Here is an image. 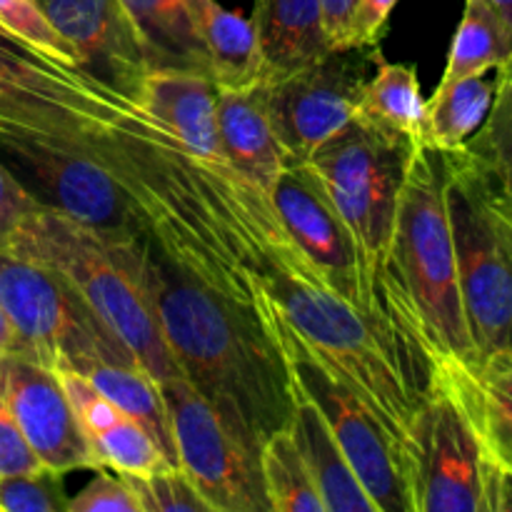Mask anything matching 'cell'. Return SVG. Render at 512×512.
I'll use <instances>...</instances> for the list:
<instances>
[{
	"label": "cell",
	"instance_id": "obj_1",
	"mask_svg": "<svg viewBox=\"0 0 512 512\" xmlns=\"http://www.w3.org/2000/svg\"><path fill=\"white\" fill-rule=\"evenodd\" d=\"M138 270L180 375L220 418L258 450L290 428L293 373L263 318L175 268L143 228Z\"/></svg>",
	"mask_w": 512,
	"mask_h": 512
},
{
	"label": "cell",
	"instance_id": "obj_2",
	"mask_svg": "<svg viewBox=\"0 0 512 512\" xmlns=\"http://www.w3.org/2000/svg\"><path fill=\"white\" fill-rule=\"evenodd\" d=\"M140 235V233H138ZM138 235L108 238L88 225L35 205L3 243L48 265L158 383L180 375L138 270Z\"/></svg>",
	"mask_w": 512,
	"mask_h": 512
},
{
	"label": "cell",
	"instance_id": "obj_3",
	"mask_svg": "<svg viewBox=\"0 0 512 512\" xmlns=\"http://www.w3.org/2000/svg\"><path fill=\"white\" fill-rule=\"evenodd\" d=\"M398 280L418 315L435 368L478 355L460 295L458 260L445 203L443 150L418 143L405 170L395 218L393 253Z\"/></svg>",
	"mask_w": 512,
	"mask_h": 512
},
{
	"label": "cell",
	"instance_id": "obj_4",
	"mask_svg": "<svg viewBox=\"0 0 512 512\" xmlns=\"http://www.w3.org/2000/svg\"><path fill=\"white\" fill-rule=\"evenodd\" d=\"M443 158L460 295L475 350L510 348L512 213L493 175L465 145Z\"/></svg>",
	"mask_w": 512,
	"mask_h": 512
},
{
	"label": "cell",
	"instance_id": "obj_5",
	"mask_svg": "<svg viewBox=\"0 0 512 512\" xmlns=\"http://www.w3.org/2000/svg\"><path fill=\"white\" fill-rule=\"evenodd\" d=\"M258 315L283 350L295 388L318 405L378 512H418V458L413 450L355 390L340 383L305 350L265 290Z\"/></svg>",
	"mask_w": 512,
	"mask_h": 512
},
{
	"label": "cell",
	"instance_id": "obj_6",
	"mask_svg": "<svg viewBox=\"0 0 512 512\" xmlns=\"http://www.w3.org/2000/svg\"><path fill=\"white\" fill-rule=\"evenodd\" d=\"M0 305L18 335V353L48 368L90 363L138 365L130 350L55 270L0 243Z\"/></svg>",
	"mask_w": 512,
	"mask_h": 512
},
{
	"label": "cell",
	"instance_id": "obj_7",
	"mask_svg": "<svg viewBox=\"0 0 512 512\" xmlns=\"http://www.w3.org/2000/svg\"><path fill=\"white\" fill-rule=\"evenodd\" d=\"M178 468L213 512H270L260 450L183 378L163 380Z\"/></svg>",
	"mask_w": 512,
	"mask_h": 512
},
{
	"label": "cell",
	"instance_id": "obj_8",
	"mask_svg": "<svg viewBox=\"0 0 512 512\" xmlns=\"http://www.w3.org/2000/svg\"><path fill=\"white\" fill-rule=\"evenodd\" d=\"M380 58L378 45L340 48L308 68L263 83L285 165L310 163L325 143L353 123L360 93Z\"/></svg>",
	"mask_w": 512,
	"mask_h": 512
},
{
	"label": "cell",
	"instance_id": "obj_9",
	"mask_svg": "<svg viewBox=\"0 0 512 512\" xmlns=\"http://www.w3.org/2000/svg\"><path fill=\"white\" fill-rule=\"evenodd\" d=\"M0 160L40 205H48L108 238H130L140 233L133 200L93 148L15 143L0 145Z\"/></svg>",
	"mask_w": 512,
	"mask_h": 512
},
{
	"label": "cell",
	"instance_id": "obj_10",
	"mask_svg": "<svg viewBox=\"0 0 512 512\" xmlns=\"http://www.w3.org/2000/svg\"><path fill=\"white\" fill-rule=\"evenodd\" d=\"M490 470L463 408L435 378L418 423V512H490Z\"/></svg>",
	"mask_w": 512,
	"mask_h": 512
},
{
	"label": "cell",
	"instance_id": "obj_11",
	"mask_svg": "<svg viewBox=\"0 0 512 512\" xmlns=\"http://www.w3.org/2000/svg\"><path fill=\"white\" fill-rule=\"evenodd\" d=\"M270 198H273L275 213H278L283 228L303 250L305 258L313 263L323 283L375 323L368 308V298H365L355 240L335 210L333 200L325 193L315 170L308 163L285 165L280 178L275 180Z\"/></svg>",
	"mask_w": 512,
	"mask_h": 512
},
{
	"label": "cell",
	"instance_id": "obj_12",
	"mask_svg": "<svg viewBox=\"0 0 512 512\" xmlns=\"http://www.w3.org/2000/svg\"><path fill=\"white\" fill-rule=\"evenodd\" d=\"M0 395L43 468H100L53 368L23 353L0 355Z\"/></svg>",
	"mask_w": 512,
	"mask_h": 512
},
{
	"label": "cell",
	"instance_id": "obj_13",
	"mask_svg": "<svg viewBox=\"0 0 512 512\" xmlns=\"http://www.w3.org/2000/svg\"><path fill=\"white\" fill-rule=\"evenodd\" d=\"M73 48L78 68L135 103L150 70L145 48L120 0H35ZM138 105V103H135Z\"/></svg>",
	"mask_w": 512,
	"mask_h": 512
},
{
	"label": "cell",
	"instance_id": "obj_14",
	"mask_svg": "<svg viewBox=\"0 0 512 512\" xmlns=\"http://www.w3.org/2000/svg\"><path fill=\"white\" fill-rule=\"evenodd\" d=\"M135 103L148 118L163 125L185 153L203 163H225L213 75L188 68H150Z\"/></svg>",
	"mask_w": 512,
	"mask_h": 512
},
{
	"label": "cell",
	"instance_id": "obj_15",
	"mask_svg": "<svg viewBox=\"0 0 512 512\" xmlns=\"http://www.w3.org/2000/svg\"><path fill=\"white\" fill-rule=\"evenodd\" d=\"M435 378L455 395L485 458L512 473V345L438 365Z\"/></svg>",
	"mask_w": 512,
	"mask_h": 512
},
{
	"label": "cell",
	"instance_id": "obj_16",
	"mask_svg": "<svg viewBox=\"0 0 512 512\" xmlns=\"http://www.w3.org/2000/svg\"><path fill=\"white\" fill-rule=\"evenodd\" d=\"M118 128L105 115L0 78V145L35 143L90 150Z\"/></svg>",
	"mask_w": 512,
	"mask_h": 512
},
{
	"label": "cell",
	"instance_id": "obj_17",
	"mask_svg": "<svg viewBox=\"0 0 512 512\" xmlns=\"http://www.w3.org/2000/svg\"><path fill=\"white\" fill-rule=\"evenodd\" d=\"M218 133L225 165L265 195L273 193L285 155L270 123L263 83L218 88Z\"/></svg>",
	"mask_w": 512,
	"mask_h": 512
},
{
	"label": "cell",
	"instance_id": "obj_18",
	"mask_svg": "<svg viewBox=\"0 0 512 512\" xmlns=\"http://www.w3.org/2000/svg\"><path fill=\"white\" fill-rule=\"evenodd\" d=\"M0 78L35 90V93L93 110L118 125L128 123L133 115L140 113L138 105L123 93L98 83L85 70L48 58L3 25H0Z\"/></svg>",
	"mask_w": 512,
	"mask_h": 512
},
{
	"label": "cell",
	"instance_id": "obj_19",
	"mask_svg": "<svg viewBox=\"0 0 512 512\" xmlns=\"http://www.w3.org/2000/svg\"><path fill=\"white\" fill-rule=\"evenodd\" d=\"M260 53V83L283 78L333 53L320 0H255L250 18Z\"/></svg>",
	"mask_w": 512,
	"mask_h": 512
},
{
	"label": "cell",
	"instance_id": "obj_20",
	"mask_svg": "<svg viewBox=\"0 0 512 512\" xmlns=\"http://www.w3.org/2000/svg\"><path fill=\"white\" fill-rule=\"evenodd\" d=\"M290 433L308 465L325 512H378V505L365 493L338 440L333 438L328 420L323 418L318 405L298 388H295Z\"/></svg>",
	"mask_w": 512,
	"mask_h": 512
},
{
	"label": "cell",
	"instance_id": "obj_21",
	"mask_svg": "<svg viewBox=\"0 0 512 512\" xmlns=\"http://www.w3.org/2000/svg\"><path fill=\"white\" fill-rule=\"evenodd\" d=\"M195 33L218 88L260 83V53L253 23L218 0H188Z\"/></svg>",
	"mask_w": 512,
	"mask_h": 512
},
{
	"label": "cell",
	"instance_id": "obj_22",
	"mask_svg": "<svg viewBox=\"0 0 512 512\" xmlns=\"http://www.w3.org/2000/svg\"><path fill=\"white\" fill-rule=\"evenodd\" d=\"M145 48L150 68H188L208 73L188 0H120Z\"/></svg>",
	"mask_w": 512,
	"mask_h": 512
},
{
	"label": "cell",
	"instance_id": "obj_23",
	"mask_svg": "<svg viewBox=\"0 0 512 512\" xmlns=\"http://www.w3.org/2000/svg\"><path fill=\"white\" fill-rule=\"evenodd\" d=\"M355 118L375 130L420 143L425 98L420 93L418 70L408 63H388L380 58L360 93Z\"/></svg>",
	"mask_w": 512,
	"mask_h": 512
},
{
	"label": "cell",
	"instance_id": "obj_24",
	"mask_svg": "<svg viewBox=\"0 0 512 512\" xmlns=\"http://www.w3.org/2000/svg\"><path fill=\"white\" fill-rule=\"evenodd\" d=\"M498 80L488 75L463 78L458 83L438 85L425 100V123L420 143L435 150H458L485 123L495 98Z\"/></svg>",
	"mask_w": 512,
	"mask_h": 512
},
{
	"label": "cell",
	"instance_id": "obj_25",
	"mask_svg": "<svg viewBox=\"0 0 512 512\" xmlns=\"http://www.w3.org/2000/svg\"><path fill=\"white\" fill-rule=\"evenodd\" d=\"M80 373L100 390L108 400H113L120 413L140 420L158 440L160 450L170 465L178 468V453H175L173 428H170L168 405H165L160 383L140 365H118V363H90Z\"/></svg>",
	"mask_w": 512,
	"mask_h": 512
},
{
	"label": "cell",
	"instance_id": "obj_26",
	"mask_svg": "<svg viewBox=\"0 0 512 512\" xmlns=\"http://www.w3.org/2000/svg\"><path fill=\"white\" fill-rule=\"evenodd\" d=\"M508 63V40L503 28L483 0H465L463 18L450 45L448 65L438 85L458 83L463 78L498 73Z\"/></svg>",
	"mask_w": 512,
	"mask_h": 512
},
{
	"label": "cell",
	"instance_id": "obj_27",
	"mask_svg": "<svg viewBox=\"0 0 512 512\" xmlns=\"http://www.w3.org/2000/svg\"><path fill=\"white\" fill-rule=\"evenodd\" d=\"M260 470L270 512H325L290 428L265 440L260 448Z\"/></svg>",
	"mask_w": 512,
	"mask_h": 512
},
{
	"label": "cell",
	"instance_id": "obj_28",
	"mask_svg": "<svg viewBox=\"0 0 512 512\" xmlns=\"http://www.w3.org/2000/svg\"><path fill=\"white\" fill-rule=\"evenodd\" d=\"M90 448H93L100 468L115 470L118 475H150L165 468H175L165 458L150 430L140 420L125 413L120 415L118 423L95 435L90 440Z\"/></svg>",
	"mask_w": 512,
	"mask_h": 512
},
{
	"label": "cell",
	"instance_id": "obj_29",
	"mask_svg": "<svg viewBox=\"0 0 512 512\" xmlns=\"http://www.w3.org/2000/svg\"><path fill=\"white\" fill-rule=\"evenodd\" d=\"M465 148L485 165L503 193L512 188V78L498 80L488 118Z\"/></svg>",
	"mask_w": 512,
	"mask_h": 512
},
{
	"label": "cell",
	"instance_id": "obj_30",
	"mask_svg": "<svg viewBox=\"0 0 512 512\" xmlns=\"http://www.w3.org/2000/svg\"><path fill=\"white\" fill-rule=\"evenodd\" d=\"M138 500L140 512H213L180 468L150 475H120Z\"/></svg>",
	"mask_w": 512,
	"mask_h": 512
},
{
	"label": "cell",
	"instance_id": "obj_31",
	"mask_svg": "<svg viewBox=\"0 0 512 512\" xmlns=\"http://www.w3.org/2000/svg\"><path fill=\"white\" fill-rule=\"evenodd\" d=\"M0 512H68L63 475L50 468L0 478Z\"/></svg>",
	"mask_w": 512,
	"mask_h": 512
},
{
	"label": "cell",
	"instance_id": "obj_32",
	"mask_svg": "<svg viewBox=\"0 0 512 512\" xmlns=\"http://www.w3.org/2000/svg\"><path fill=\"white\" fill-rule=\"evenodd\" d=\"M0 25L28 45L38 48L48 58L70 65V68H78L73 48L50 25V20L45 18V13L35 0H0Z\"/></svg>",
	"mask_w": 512,
	"mask_h": 512
},
{
	"label": "cell",
	"instance_id": "obj_33",
	"mask_svg": "<svg viewBox=\"0 0 512 512\" xmlns=\"http://www.w3.org/2000/svg\"><path fill=\"white\" fill-rule=\"evenodd\" d=\"M60 383H63L65 395H68L70 405L75 410V418H78L80 428H83L85 438L90 440L95 435H100L103 430H108L110 425H115L120 420V410L115 408L113 400L105 398L83 373L73 368H55Z\"/></svg>",
	"mask_w": 512,
	"mask_h": 512
},
{
	"label": "cell",
	"instance_id": "obj_34",
	"mask_svg": "<svg viewBox=\"0 0 512 512\" xmlns=\"http://www.w3.org/2000/svg\"><path fill=\"white\" fill-rule=\"evenodd\" d=\"M68 512H140L128 483L108 468L95 470V478L80 493L68 498Z\"/></svg>",
	"mask_w": 512,
	"mask_h": 512
},
{
	"label": "cell",
	"instance_id": "obj_35",
	"mask_svg": "<svg viewBox=\"0 0 512 512\" xmlns=\"http://www.w3.org/2000/svg\"><path fill=\"white\" fill-rule=\"evenodd\" d=\"M43 468L35 453L30 450L28 440L20 433L18 423L10 415L3 395H0V478L18 473H33Z\"/></svg>",
	"mask_w": 512,
	"mask_h": 512
},
{
	"label": "cell",
	"instance_id": "obj_36",
	"mask_svg": "<svg viewBox=\"0 0 512 512\" xmlns=\"http://www.w3.org/2000/svg\"><path fill=\"white\" fill-rule=\"evenodd\" d=\"M400 0H360L355 8L353 33H350V48H368L380 45L385 28H388L390 13Z\"/></svg>",
	"mask_w": 512,
	"mask_h": 512
},
{
	"label": "cell",
	"instance_id": "obj_37",
	"mask_svg": "<svg viewBox=\"0 0 512 512\" xmlns=\"http://www.w3.org/2000/svg\"><path fill=\"white\" fill-rule=\"evenodd\" d=\"M38 205V200L23 188L18 178L10 173L8 165L0 160V243L5 240V235L18 225V220L23 218L28 210H33Z\"/></svg>",
	"mask_w": 512,
	"mask_h": 512
},
{
	"label": "cell",
	"instance_id": "obj_38",
	"mask_svg": "<svg viewBox=\"0 0 512 512\" xmlns=\"http://www.w3.org/2000/svg\"><path fill=\"white\" fill-rule=\"evenodd\" d=\"M358 3L360 0H320L325 33H328L333 50L350 48V33H353V18Z\"/></svg>",
	"mask_w": 512,
	"mask_h": 512
},
{
	"label": "cell",
	"instance_id": "obj_39",
	"mask_svg": "<svg viewBox=\"0 0 512 512\" xmlns=\"http://www.w3.org/2000/svg\"><path fill=\"white\" fill-rule=\"evenodd\" d=\"M483 3L488 5L490 13L495 15V20H498L500 28H503L505 40H508V63L495 73V78H512V0H483Z\"/></svg>",
	"mask_w": 512,
	"mask_h": 512
},
{
	"label": "cell",
	"instance_id": "obj_40",
	"mask_svg": "<svg viewBox=\"0 0 512 512\" xmlns=\"http://www.w3.org/2000/svg\"><path fill=\"white\" fill-rule=\"evenodd\" d=\"M5 353H18V335H15L13 325H10L8 315L0 305V355Z\"/></svg>",
	"mask_w": 512,
	"mask_h": 512
},
{
	"label": "cell",
	"instance_id": "obj_41",
	"mask_svg": "<svg viewBox=\"0 0 512 512\" xmlns=\"http://www.w3.org/2000/svg\"><path fill=\"white\" fill-rule=\"evenodd\" d=\"M500 193H503V190H500ZM503 198H505V203H508V208H510V213H512V188L505 190Z\"/></svg>",
	"mask_w": 512,
	"mask_h": 512
}]
</instances>
